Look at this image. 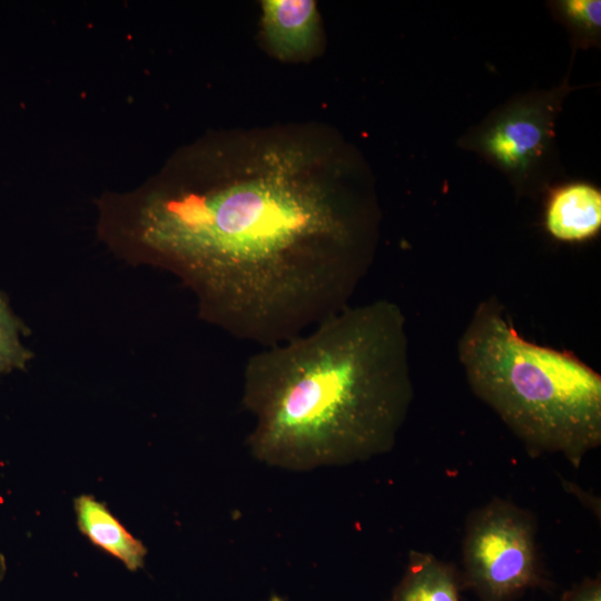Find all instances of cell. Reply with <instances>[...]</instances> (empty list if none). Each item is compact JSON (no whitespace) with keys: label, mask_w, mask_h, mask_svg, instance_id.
Segmentation results:
<instances>
[{"label":"cell","mask_w":601,"mask_h":601,"mask_svg":"<svg viewBox=\"0 0 601 601\" xmlns=\"http://www.w3.org/2000/svg\"><path fill=\"white\" fill-rule=\"evenodd\" d=\"M79 531L96 548L116 558L130 570L144 566L147 548L134 536L105 502L81 494L73 500Z\"/></svg>","instance_id":"cell-8"},{"label":"cell","mask_w":601,"mask_h":601,"mask_svg":"<svg viewBox=\"0 0 601 601\" xmlns=\"http://www.w3.org/2000/svg\"><path fill=\"white\" fill-rule=\"evenodd\" d=\"M471 391L529 454L578 469L601 444V376L571 352L523 338L496 296L479 303L457 343Z\"/></svg>","instance_id":"cell-3"},{"label":"cell","mask_w":601,"mask_h":601,"mask_svg":"<svg viewBox=\"0 0 601 601\" xmlns=\"http://www.w3.org/2000/svg\"><path fill=\"white\" fill-rule=\"evenodd\" d=\"M24 329L22 321L0 292V377L16 370H24L32 358L31 351L21 341Z\"/></svg>","instance_id":"cell-11"},{"label":"cell","mask_w":601,"mask_h":601,"mask_svg":"<svg viewBox=\"0 0 601 601\" xmlns=\"http://www.w3.org/2000/svg\"><path fill=\"white\" fill-rule=\"evenodd\" d=\"M455 569L431 553L411 551L403 578L388 601H460Z\"/></svg>","instance_id":"cell-9"},{"label":"cell","mask_w":601,"mask_h":601,"mask_svg":"<svg viewBox=\"0 0 601 601\" xmlns=\"http://www.w3.org/2000/svg\"><path fill=\"white\" fill-rule=\"evenodd\" d=\"M413 393L402 308L384 298L349 304L248 358L247 445L256 460L288 471L367 461L393 449Z\"/></svg>","instance_id":"cell-2"},{"label":"cell","mask_w":601,"mask_h":601,"mask_svg":"<svg viewBox=\"0 0 601 601\" xmlns=\"http://www.w3.org/2000/svg\"><path fill=\"white\" fill-rule=\"evenodd\" d=\"M561 601H601L600 578L584 579L580 584L564 592Z\"/></svg>","instance_id":"cell-12"},{"label":"cell","mask_w":601,"mask_h":601,"mask_svg":"<svg viewBox=\"0 0 601 601\" xmlns=\"http://www.w3.org/2000/svg\"><path fill=\"white\" fill-rule=\"evenodd\" d=\"M7 572V562L3 553L0 551V582L4 578V574Z\"/></svg>","instance_id":"cell-13"},{"label":"cell","mask_w":601,"mask_h":601,"mask_svg":"<svg viewBox=\"0 0 601 601\" xmlns=\"http://www.w3.org/2000/svg\"><path fill=\"white\" fill-rule=\"evenodd\" d=\"M262 22L266 42L280 60H300L317 49L319 14L313 0H265Z\"/></svg>","instance_id":"cell-6"},{"label":"cell","mask_w":601,"mask_h":601,"mask_svg":"<svg viewBox=\"0 0 601 601\" xmlns=\"http://www.w3.org/2000/svg\"><path fill=\"white\" fill-rule=\"evenodd\" d=\"M571 68L560 85L513 96L457 140L501 171L519 198H538L560 175L555 122L566 96L580 89L569 82Z\"/></svg>","instance_id":"cell-4"},{"label":"cell","mask_w":601,"mask_h":601,"mask_svg":"<svg viewBox=\"0 0 601 601\" xmlns=\"http://www.w3.org/2000/svg\"><path fill=\"white\" fill-rule=\"evenodd\" d=\"M464 581L481 601H510L542 583L534 518L494 499L469 519L463 542Z\"/></svg>","instance_id":"cell-5"},{"label":"cell","mask_w":601,"mask_h":601,"mask_svg":"<svg viewBox=\"0 0 601 601\" xmlns=\"http://www.w3.org/2000/svg\"><path fill=\"white\" fill-rule=\"evenodd\" d=\"M544 225L561 242H583L601 228V190L589 181H569L548 191Z\"/></svg>","instance_id":"cell-7"},{"label":"cell","mask_w":601,"mask_h":601,"mask_svg":"<svg viewBox=\"0 0 601 601\" xmlns=\"http://www.w3.org/2000/svg\"><path fill=\"white\" fill-rule=\"evenodd\" d=\"M546 3L553 19L562 24L570 36L572 62L579 49L600 48V0H553Z\"/></svg>","instance_id":"cell-10"},{"label":"cell","mask_w":601,"mask_h":601,"mask_svg":"<svg viewBox=\"0 0 601 601\" xmlns=\"http://www.w3.org/2000/svg\"><path fill=\"white\" fill-rule=\"evenodd\" d=\"M100 210L112 245L180 277L206 321L264 347L349 305L382 218L358 150L311 125L210 134Z\"/></svg>","instance_id":"cell-1"}]
</instances>
